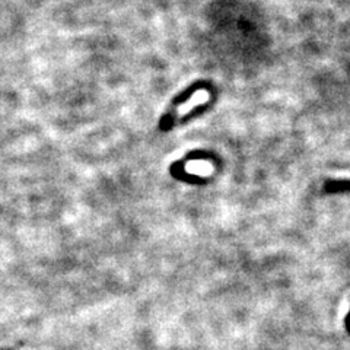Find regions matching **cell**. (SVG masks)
Segmentation results:
<instances>
[{"instance_id":"obj_1","label":"cell","mask_w":350,"mask_h":350,"mask_svg":"<svg viewBox=\"0 0 350 350\" xmlns=\"http://www.w3.org/2000/svg\"><path fill=\"white\" fill-rule=\"evenodd\" d=\"M207 100H209V94H207V91H199V92H196L194 94V96L191 98V100L189 101V103H185L184 105H181L178 109H177V116H184V114H187L190 109H193L194 107H197V105H200V104H203V103H206Z\"/></svg>"}]
</instances>
